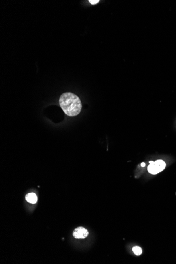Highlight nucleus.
<instances>
[{
    "mask_svg": "<svg viewBox=\"0 0 176 264\" xmlns=\"http://www.w3.org/2000/svg\"><path fill=\"white\" fill-rule=\"evenodd\" d=\"M59 104L65 114L70 117L76 116L81 111L80 99L77 95L71 92H65L61 95Z\"/></svg>",
    "mask_w": 176,
    "mask_h": 264,
    "instance_id": "obj_1",
    "label": "nucleus"
},
{
    "mask_svg": "<svg viewBox=\"0 0 176 264\" xmlns=\"http://www.w3.org/2000/svg\"><path fill=\"white\" fill-rule=\"evenodd\" d=\"M150 165L148 167L149 173L152 175H156L162 171L166 167V163L162 160H158L156 161H150Z\"/></svg>",
    "mask_w": 176,
    "mask_h": 264,
    "instance_id": "obj_2",
    "label": "nucleus"
},
{
    "mask_svg": "<svg viewBox=\"0 0 176 264\" xmlns=\"http://www.w3.org/2000/svg\"><path fill=\"white\" fill-rule=\"evenodd\" d=\"M89 235L88 231L82 227H79L75 228L73 232V236L75 239H85L88 237Z\"/></svg>",
    "mask_w": 176,
    "mask_h": 264,
    "instance_id": "obj_3",
    "label": "nucleus"
},
{
    "mask_svg": "<svg viewBox=\"0 0 176 264\" xmlns=\"http://www.w3.org/2000/svg\"><path fill=\"white\" fill-rule=\"evenodd\" d=\"M26 201L29 203L34 204L37 202L38 197L36 193H29L26 195Z\"/></svg>",
    "mask_w": 176,
    "mask_h": 264,
    "instance_id": "obj_4",
    "label": "nucleus"
},
{
    "mask_svg": "<svg viewBox=\"0 0 176 264\" xmlns=\"http://www.w3.org/2000/svg\"><path fill=\"white\" fill-rule=\"evenodd\" d=\"M132 251L134 253V254L136 255L137 256H139L142 254V250L141 248H140L139 246H134L132 248Z\"/></svg>",
    "mask_w": 176,
    "mask_h": 264,
    "instance_id": "obj_5",
    "label": "nucleus"
},
{
    "mask_svg": "<svg viewBox=\"0 0 176 264\" xmlns=\"http://www.w3.org/2000/svg\"><path fill=\"white\" fill-rule=\"evenodd\" d=\"M89 2L91 4H95L98 3V2H99V0H89Z\"/></svg>",
    "mask_w": 176,
    "mask_h": 264,
    "instance_id": "obj_6",
    "label": "nucleus"
},
{
    "mask_svg": "<svg viewBox=\"0 0 176 264\" xmlns=\"http://www.w3.org/2000/svg\"><path fill=\"white\" fill-rule=\"evenodd\" d=\"M141 166L144 167L146 166V163H141Z\"/></svg>",
    "mask_w": 176,
    "mask_h": 264,
    "instance_id": "obj_7",
    "label": "nucleus"
}]
</instances>
